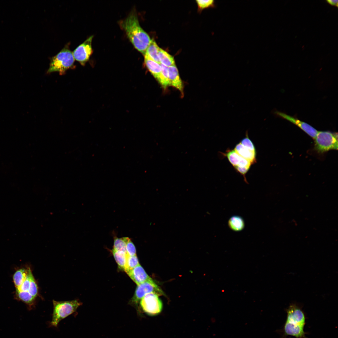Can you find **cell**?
Returning <instances> with one entry per match:
<instances>
[{"instance_id": "obj_9", "label": "cell", "mask_w": 338, "mask_h": 338, "mask_svg": "<svg viewBox=\"0 0 338 338\" xmlns=\"http://www.w3.org/2000/svg\"><path fill=\"white\" fill-rule=\"evenodd\" d=\"M286 322L304 326L305 317L302 310L296 305H291L287 310Z\"/></svg>"}, {"instance_id": "obj_16", "label": "cell", "mask_w": 338, "mask_h": 338, "mask_svg": "<svg viewBox=\"0 0 338 338\" xmlns=\"http://www.w3.org/2000/svg\"><path fill=\"white\" fill-rule=\"evenodd\" d=\"M228 224L230 228L235 231L242 230L245 226L243 218L240 216L236 215L233 216L229 218Z\"/></svg>"}, {"instance_id": "obj_14", "label": "cell", "mask_w": 338, "mask_h": 338, "mask_svg": "<svg viewBox=\"0 0 338 338\" xmlns=\"http://www.w3.org/2000/svg\"><path fill=\"white\" fill-rule=\"evenodd\" d=\"M234 150L242 157L249 161L252 164L255 163L256 152L250 150L240 142L236 145Z\"/></svg>"}, {"instance_id": "obj_8", "label": "cell", "mask_w": 338, "mask_h": 338, "mask_svg": "<svg viewBox=\"0 0 338 338\" xmlns=\"http://www.w3.org/2000/svg\"><path fill=\"white\" fill-rule=\"evenodd\" d=\"M93 37L92 35L90 37L73 52L74 59L83 66L88 61L93 53L92 42Z\"/></svg>"}, {"instance_id": "obj_5", "label": "cell", "mask_w": 338, "mask_h": 338, "mask_svg": "<svg viewBox=\"0 0 338 338\" xmlns=\"http://www.w3.org/2000/svg\"><path fill=\"white\" fill-rule=\"evenodd\" d=\"M315 139V148L319 153L338 149V135L329 131H318Z\"/></svg>"}, {"instance_id": "obj_1", "label": "cell", "mask_w": 338, "mask_h": 338, "mask_svg": "<svg viewBox=\"0 0 338 338\" xmlns=\"http://www.w3.org/2000/svg\"><path fill=\"white\" fill-rule=\"evenodd\" d=\"M120 25L134 47L144 56L151 39L141 27L136 13H131Z\"/></svg>"}, {"instance_id": "obj_13", "label": "cell", "mask_w": 338, "mask_h": 338, "mask_svg": "<svg viewBox=\"0 0 338 338\" xmlns=\"http://www.w3.org/2000/svg\"><path fill=\"white\" fill-rule=\"evenodd\" d=\"M304 326L285 322L284 326L285 335H291L296 338H307L304 331Z\"/></svg>"}, {"instance_id": "obj_6", "label": "cell", "mask_w": 338, "mask_h": 338, "mask_svg": "<svg viewBox=\"0 0 338 338\" xmlns=\"http://www.w3.org/2000/svg\"><path fill=\"white\" fill-rule=\"evenodd\" d=\"M140 304L143 310L149 315H158L161 311L163 304L159 295L154 293L146 294L140 300Z\"/></svg>"}, {"instance_id": "obj_21", "label": "cell", "mask_w": 338, "mask_h": 338, "mask_svg": "<svg viewBox=\"0 0 338 338\" xmlns=\"http://www.w3.org/2000/svg\"><path fill=\"white\" fill-rule=\"evenodd\" d=\"M224 155L234 167L238 166L243 158L234 150L227 151Z\"/></svg>"}, {"instance_id": "obj_19", "label": "cell", "mask_w": 338, "mask_h": 338, "mask_svg": "<svg viewBox=\"0 0 338 338\" xmlns=\"http://www.w3.org/2000/svg\"><path fill=\"white\" fill-rule=\"evenodd\" d=\"M161 70L160 75L157 80L163 88L166 89L170 86L168 76V67L160 64Z\"/></svg>"}, {"instance_id": "obj_22", "label": "cell", "mask_w": 338, "mask_h": 338, "mask_svg": "<svg viewBox=\"0 0 338 338\" xmlns=\"http://www.w3.org/2000/svg\"><path fill=\"white\" fill-rule=\"evenodd\" d=\"M140 264L136 255L130 256L127 254L126 263L124 271L127 273Z\"/></svg>"}, {"instance_id": "obj_24", "label": "cell", "mask_w": 338, "mask_h": 338, "mask_svg": "<svg viewBox=\"0 0 338 338\" xmlns=\"http://www.w3.org/2000/svg\"><path fill=\"white\" fill-rule=\"evenodd\" d=\"M124 238L126 243L127 254L130 256L136 255V247L131 239L128 237H124Z\"/></svg>"}, {"instance_id": "obj_2", "label": "cell", "mask_w": 338, "mask_h": 338, "mask_svg": "<svg viewBox=\"0 0 338 338\" xmlns=\"http://www.w3.org/2000/svg\"><path fill=\"white\" fill-rule=\"evenodd\" d=\"M15 287L18 299L31 308L38 295V287L30 268H28L27 275L22 282Z\"/></svg>"}, {"instance_id": "obj_10", "label": "cell", "mask_w": 338, "mask_h": 338, "mask_svg": "<svg viewBox=\"0 0 338 338\" xmlns=\"http://www.w3.org/2000/svg\"><path fill=\"white\" fill-rule=\"evenodd\" d=\"M274 113L276 115L297 125L314 139H315L317 134L318 131L306 123L281 112L276 111Z\"/></svg>"}, {"instance_id": "obj_27", "label": "cell", "mask_w": 338, "mask_h": 338, "mask_svg": "<svg viewBox=\"0 0 338 338\" xmlns=\"http://www.w3.org/2000/svg\"><path fill=\"white\" fill-rule=\"evenodd\" d=\"M326 1L332 5L336 7L338 6V1L337 0H327Z\"/></svg>"}, {"instance_id": "obj_20", "label": "cell", "mask_w": 338, "mask_h": 338, "mask_svg": "<svg viewBox=\"0 0 338 338\" xmlns=\"http://www.w3.org/2000/svg\"><path fill=\"white\" fill-rule=\"evenodd\" d=\"M112 252L118 266L124 270L126 263V253L122 252L116 251L113 249L112 250Z\"/></svg>"}, {"instance_id": "obj_12", "label": "cell", "mask_w": 338, "mask_h": 338, "mask_svg": "<svg viewBox=\"0 0 338 338\" xmlns=\"http://www.w3.org/2000/svg\"><path fill=\"white\" fill-rule=\"evenodd\" d=\"M168 71L170 86L176 88L182 94L183 90V83L175 64L168 67Z\"/></svg>"}, {"instance_id": "obj_7", "label": "cell", "mask_w": 338, "mask_h": 338, "mask_svg": "<svg viewBox=\"0 0 338 338\" xmlns=\"http://www.w3.org/2000/svg\"><path fill=\"white\" fill-rule=\"evenodd\" d=\"M154 293L159 296L164 294L162 290L153 280L147 281L137 285L132 299L133 303H138L146 294Z\"/></svg>"}, {"instance_id": "obj_3", "label": "cell", "mask_w": 338, "mask_h": 338, "mask_svg": "<svg viewBox=\"0 0 338 338\" xmlns=\"http://www.w3.org/2000/svg\"><path fill=\"white\" fill-rule=\"evenodd\" d=\"M53 310L50 327H57L59 322L75 312L82 303L78 300L66 301L53 300Z\"/></svg>"}, {"instance_id": "obj_25", "label": "cell", "mask_w": 338, "mask_h": 338, "mask_svg": "<svg viewBox=\"0 0 338 338\" xmlns=\"http://www.w3.org/2000/svg\"><path fill=\"white\" fill-rule=\"evenodd\" d=\"M196 1L198 8L201 10L215 6L214 1L213 0H197Z\"/></svg>"}, {"instance_id": "obj_26", "label": "cell", "mask_w": 338, "mask_h": 338, "mask_svg": "<svg viewBox=\"0 0 338 338\" xmlns=\"http://www.w3.org/2000/svg\"><path fill=\"white\" fill-rule=\"evenodd\" d=\"M240 142L250 150L256 152L255 147L253 143L249 139L247 132H246V137L243 139Z\"/></svg>"}, {"instance_id": "obj_15", "label": "cell", "mask_w": 338, "mask_h": 338, "mask_svg": "<svg viewBox=\"0 0 338 338\" xmlns=\"http://www.w3.org/2000/svg\"><path fill=\"white\" fill-rule=\"evenodd\" d=\"M144 56V63L146 67L154 77L157 80L161 72V68L160 64L146 55Z\"/></svg>"}, {"instance_id": "obj_23", "label": "cell", "mask_w": 338, "mask_h": 338, "mask_svg": "<svg viewBox=\"0 0 338 338\" xmlns=\"http://www.w3.org/2000/svg\"><path fill=\"white\" fill-rule=\"evenodd\" d=\"M113 249L126 253V243L124 237L119 238L115 237L114 238Z\"/></svg>"}, {"instance_id": "obj_4", "label": "cell", "mask_w": 338, "mask_h": 338, "mask_svg": "<svg viewBox=\"0 0 338 338\" xmlns=\"http://www.w3.org/2000/svg\"><path fill=\"white\" fill-rule=\"evenodd\" d=\"M74 60L73 53L70 50L68 44L57 54L51 58L47 72H58L60 74H63L67 70L73 67Z\"/></svg>"}, {"instance_id": "obj_11", "label": "cell", "mask_w": 338, "mask_h": 338, "mask_svg": "<svg viewBox=\"0 0 338 338\" xmlns=\"http://www.w3.org/2000/svg\"><path fill=\"white\" fill-rule=\"evenodd\" d=\"M127 274L137 285L145 281L152 280L140 264Z\"/></svg>"}, {"instance_id": "obj_18", "label": "cell", "mask_w": 338, "mask_h": 338, "mask_svg": "<svg viewBox=\"0 0 338 338\" xmlns=\"http://www.w3.org/2000/svg\"><path fill=\"white\" fill-rule=\"evenodd\" d=\"M158 54L160 64L167 67L175 64V62L173 57L160 47L159 48Z\"/></svg>"}, {"instance_id": "obj_17", "label": "cell", "mask_w": 338, "mask_h": 338, "mask_svg": "<svg viewBox=\"0 0 338 338\" xmlns=\"http://www.w3.org/2000/svg\"><path fill=\"white\" fill-rule=\"evenodd\" d=\"M159 48L156 42L154 40L151 39L144 55L148 56L154 61L160 64L158 54Z\"/></svg>"}]
</instances>
